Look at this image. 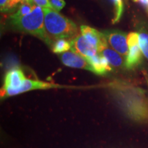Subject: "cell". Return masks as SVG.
Here are the masks:
<instances>
[{
	"label": "cell",
	"instance_id": "ffe728a7",
	"mask_svg": "<svg viewBox=\"0 0 148 148\" xmlns=\"http://www.w3.org/2000/svg\"><path fill=\"white\" fill-rule=\"evenodd\" d=\"M134 2L138 3V4L143 7V8H146L147 10L148 9V0H132Z\"/></svg>",
	"mask_w": 148,
	"mask_h": 148
},
{
	"label": "cell",
	"instance_id": "2e32d148",
	"mask_svg": "<svg viewBox=\"0 0 148 148\" xmlns=\"http://www.w3.org/2000/svg\"><path fill=\"white\" fill-rule=\"evenodd\" d=\"M34 5H33L32 2H30V1H23L18 10L14 14H12V16L14 17H21V16L27 15L32 12Z\"/></svg>",
	"mask_w": 148,
	"mask_h": 148
},
{
	"label": "cell",
	"instance_id": "7c38bea8",
	"mask_svg": "<svg viewBox=\"0 0 148 148\" xmlns=\"http://www.w3.org/2000/svg\"><path fill=\"white\" fill-rule=\"evenodd\" d=\"M99 53L103 55L107 59L112 66L116 68H121L125 66L122 56L109 46L103 48Z\"/></svg>",
	"mask_w": 148,
	"mask_h": 148
},
{
	"label": "cell",
	"instance_id": "603a6c76",
	"mask_svg": "<svg viewBox=\"0 0 148 148\" xmlns=\"http://www.w3.org/2000/svg\"><path fill=\"white\" fill-rule=\"evenodd\" d=\"M147 10H148V9H147Z\"/></svg>",
	"mask_w": 148,
	"mask_h": 148
},
{
	"label": "cell",
	"instance_id": "5b68a950",
	"mask_svg": "<svg viewBox=\"0 0 148 148\" xmlns=\"http://www.w3.org/2000/svg\"><path fill=\"white\" fill-rule=\"evenodd\" d=\"M127 40L128 53L125 58V66L127 69L132 70L139 66L143 60V53L139 45L138 32L130 33Z\"/></svg>",
	"mask_w": 148,
	"mask_h": 148
},
{
	"label": "cell",
	"instance_id": "ac0fdd59",
	"mask_svg": "<svg viewBox=\"0 0 148 148\" xmlns=\"http://www.w3.org/2000/svg\"><path fill=\"white\" fill-rule=\"evenodd\" d=\"M49 2L51 8L58 12L62 10L66 5L64 0H49Z\"/></svg>",
	"mask_w": 148,
	"mask_h": 148
},
{
	"label": "cell",
	"instance_id": "3957f363",
	"mask_svg": "<svg viewBox=\"0 0 148 148\" xmlns=\"http://www.w3.org/2000/svg\"><path fill=\"white\" fill-rule=\"evenodd\" d=\"M45 30L51 40L71 38L77 35L76 24L52 8H44Z\"/></svg>",
	"mask_w": 148,
	"mask_h": 148
},
{
	"label": "cell",
	"instance_id": "4fadbf2b",
	"mask_svg": "<svg viewBox=\"0 0 148 148\" xmlns=\"http://www.w3.org/2000/svg\"><path fill=\"white\" fill-rule=\"evenodd\" d=\"M137 29L140 49L148 60V25L145 23H140L137 26Z\"/></svg>",
	"mask_w": 148,
	"mask_h": 148
},
{
	"label": "cell",
	"instance_id": "30bf717a",
	"mask_svg": "<svg viewBox=\"0 0 148 148\" xmlns=\"http://www.w3.org/2000/svg\"><path fill=\"white\" fill-rule=\"evenodd\" d=\"M25 79V73L20 68L15 67L9 70L5 75L1 90L16 89L21 86Z\"/></svg>",
	"mask_w": 148,
	"mask_h": 148
},
{
	"label": "cell",
	"instance_id": "52a82bcc",
	"mask_svg": "<svg viewBox=\"0 0 148 148\" xmlns=\"http://www.w3.org/2000/svg\"><path fill=\"white\" fill-rule=\"evenodd\" d=\"M81 34L87 41L97 48L98 52H100L103 48L108 47V43L103 33L88 25H81Z\"/></svg>",
	"mask_w": 148,
	"mask_h": 148
},
{
	"label": "cell",
	"instance_id": "ba28073f",
	"mask_svg": "<svg viewBox=\"0 0 148 148\" xmlns=\"http://www.w3.org/2000/svg\"><path fill=\"white\" fill-rule=\"evenodd\" d=\"M71 50L88 59L98 53L97 48L92 46L86 40L82 34H77L71 40Z\"/></svg>",
	"mask_w": 148,
	"mask_h": 148
},
{
	"label": "cell",
	"instance_id": "8fae6325",
	"mask_svg": "<svg viewBox=\"0 0 148 148\" xmlns=\"http://www.w3.org/2000/svg\"><path fill=\"white\" fill-rule=\"evenodd\" d=\"M88 62L92 66L93 73L99 75H104L112 71V66L110 65L107 59L98 53L97 54L86 59Z\"/></svg>",
	"mask_w": 148,
	"mask_h": 148
},
{
	"label": "cell",
	"instance_id": "9c48e42d",
	"mask_svg": "<svg viewBox=\"0 0 148 148\" xmlns=\"http://www.w3.org/2000/svg\"><path fill=\"white\" fill-rule=\"evenodd\" d=\"M60 60L62 64L66 66L85 69L93 73V69L86 59L73 51H68L62 53L60 56Z\"/></svg>",
	"mask_w": 148,
	"mask_h": 148
},
{
	"label": "cell",
	"instance_id": "7a4b0ae2",
	"mask_svg": "<svg viewBox=\"0 0 148 148\" xmlns=\"http://www.w3.org/2000/svg\"><path fill=\"white\" fill-rule=\"evenodd\" d=\"M8 25L11 28L24 33H27L42 40L51 47L53 41L48 36L44 23L43 8L34 5L32 12L21 17H14L11 15L8 20Z\"/></svg>",
	"mask_w": 148,
	"mask_h": 148
},
{
	"label": "cell",
	"instance_id": "277c9868",
	"mask_svg": "<svg viewBox=\"0 0 148 148\" xmlns=\"http://www.w3.org/2000/svg\"><path fill=\"white\" fill-rule=\"evenodd\" d=\"M70 88V86H64L58 84H55L53 82H48L45 81H40L38 79H25L23 81V84L19 88L16 89H8L1 90V98H6L11 96H14L23 92L34 90H46L51 88Z\"/></svg>",
	"mask_w": 148,
	"mask_h": 148
},
{
	"label": "cell",
	"instance_id": "e0dca14e",
	"mask_svg": "<svg viewBox=\"0 0 148 148\" xmlns=\"http://www.w3.org/2000/svg\"><path fill=\"white\" fill-rule=\"evenodd\" d=\"M23 0H0V8L1 12H8L13 10L19 3Z\"/></svg>",
	"mask_w": 148,
	"mask_h": 148
},
{
	"label": "cell",
	"instance_id": "5bb4252c",
	"mask_svg": "<svg viewBox=\"0 0 148 148\" xmlns=\"http://www.w3.org/2000/svg\"><path fill=\"white\" fill-rule=\"evenodd\" d=\"M51 49L53 53L57 54L63 53L66 51L71 50V41L66 40L65 38H60V39L56 40L53 42Z\"/></svg>",
	"mask_w": 148,
	"mask_h": 148
},
{
	"label": "cell",
	"instance_id": "6da1fadb",
	"mask_svg": "<svg viewBox=\"0 0 148 148\" xmlns=\"http://www.w3.org/2000/svg\"><path fill=\"white\" fill-rule=\"evenodd\" d=\"M109 88L130 119L138 123H148V101L143 88L123 80L111 82Z\"/></svg>",
	"mask_w": 148,
	"mask_h": 148
},
{
	"label": "cell",
	"instance_id": "9a60e30c",
	"mask_svg": "<svg viewBox=\"0 0 148 148\" xmlns=\"http://www.w3.org/2000/svg\"><path fill=\"white\" fill-rule=\"evenodd\" d=\"M114 4V18L112 19V23H118L121 19L124 10V4L123 0H111Z\"/></svg>",
	"mask_w": 148,
	"mask_h": 148
},
{
	"label": "cell",
	"instance_id": "8992f818",
	"mask_svg": "<svg viewBox=\"0 0 148 148\" xmlns=\"http://www.w3.org/2000/svg\"><path fill=\"white\" fill-rule=\"evenodd\" d=\"M108 45L122 56H127L128 53L127 36L125 32L117 29H107L103 32Z\"/></svg>",
	"mask_w": 148,
	"mask_h": 148
},
{
	"label": "cell",
	"instance_id": "44dd1931",
	"mask_svg": "<svg viewBox=\"0 0 148 148\" xmlns=\"http://www.w3.org/2000/svg\"><path fill=\"white\" fill-rule=\"evenodd\" d=\"M144 75H145V77L146 79V81H147V86H148V73H146V72H145V73H144Z\"/></svg>",
	"mask_w": 148,
	"mask_h": 148
},
{
	"label": "cell",
	"instance_id": "7402d4cb",
	"mask_svg": "<svg viewBox=\"0 0 148 148\" xmlns=\"http://www.w3.org/2000/svg\"><path fill=\"white\" fill-rule=\"evenodd\" d=\"M23 1H30V2H33L32 0H23Z\"/></svg>",
	"mask_w": 148,
	"mask_h": 148
},
{
	"label": "cell",
	"instance_id": "d6986e66",
	"mask_svg": "<svg viewBox=\"0 0 148 148\" xmlns=\"http://www.w3.org/2000/svg\"><path fill=\"white\" fill-rule=\"evenodd\" d=\"M33 3L36 4L38 6L41 7L42 8H51L50 3L49 2V0H32Z\"/></svg>",
	"mask_w": 148,
	"mask_h": 148
}]
</instances>
